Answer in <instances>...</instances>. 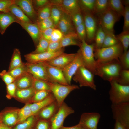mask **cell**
<instances>
[{
    "mask_svg": "<svg viewBox=\"0 0 129 129\" xmlns=\"http://www.w3.org/2000/svg\"><path fill=\"white\" fill-rule=\"evenodd\" d=\"M51 5L50 3L38 10L37 23L46 18L50 17Z\"/></svg>",
    "mask_w": 129,
    "mask_h": 129,
    "instance_id": "obj_34",
    "label": "cell"
},
{
    "mask_svg": "<svg viewBox=\"0 0 129 129\" xmlns=\"http://www.w3.org/2000/svg\"><path fill=\"white\" fill-rule=\"evenodd\" d=\"M18 24L28 33L35 45L38 44L41 35V32L36 23L20 21Z\"/></svg>",
    "mask_w": 129,
    "mask_h": 129,
    "instance_id": "obj_22",
    "label": "cell"
},
{
    "mask_svg": "<svg viewBox=\"0 0 129 129\" xmlns=\"http://www.w3.org/2000/svg\"><path fill=\"white\" fill-rule=\"evenodd\" d=\"M60 129H85L81 124L78 123L75 125L70 127H65L62 126Z\"/></svg>",
    "mask_w": 129,
    "mask_h": 129,
    "instance_id": "obj_58",
    "label": "cell"
},
{
    "mask_svg": "<svg viewBox=\"0 0 129 129\" xmlns=\"http://www.w3.org/2000/svg\"><path fill=\"white\" fill-rule=\"evenodd\" d=\"M124 51L122 46L120 42L112 46L94 49L96 64L118 59Z\"/></svg>",
    "mask_w": 129,
    "mask_h": 129,
    "instance_id": "obj_2",
    "label": "cell"
},
{
    "mask_svg": "<svg viewBox=\"0 0 129 129\" xmlns=\"http://www.w3.org/2000/svg\"><path fill=\"white\" fill-rule=\"evenodd\" d=\"M116 36L122 45L124 51H127L129 46V30L122 31Z\"/></svg>",
    "mask_w": 129,
    "mask_h": 129,
    "instance_id": "obj_36",
    "label": "cell"
},
{
    "mask_svg": "<svg viewBox=\"0 0 129 129\" xmlns=\"http://www.w3.org/2000/svg\"><path fill=\"white\" fill-rule=\"evenodd\" d=\"M24 64L26 67L28 72L36 78L46 81L51 82L46 70L41 63L31 64L26 62Z\"/></svg>",
    "mask_w": 129,
    "mask_h": 129,
    "instance_id": "obj_16",
    "label": "cell"
},
{
    "mask_svg": "<svg viewBox=\"0 0 129 129\" xmlns=\"http://www.w3.org/2000/svg\"><path fill=\"white\" fill-rule=\"evenodd\" d=\"M19 109L10 108L5 109L0 113V123L13 128L17 124Z\"/></svg>",
    "mask_w": 129,
    "mask_h": 129,
    "instance_id": "obj_14",
    "label": "cell"
},
{
    "mask_svg": "<svg viewBox=\"0 0 129 129\" xmlns=\"http://www.w3.org/2000/svg\"><path fill=\"white\" fill-rule=\"evenodd\" d=\"M0 77L6 85L14 82L15 80L5 70L0 73Z\"/></svg>",
    "mask_w": 129,
    "mask_h": 129,
    "instance_id": "obj_51",
    "label": "cell"
},
{
    "mask_svg": "<svg viewBox=\"0 0 129 129\" xmlns=\"http://www.w3.org/2000/svg\"><path fill=\"white\" fill-rule=\"evenodd\" d=\"M8 72L15 80L25 73L28 72L26 67L24 63L21 66Z\"/></svg>",
    "mask_w": 129,
    "mask_h": 129,
    "instance_id": "obj_42",
    "label": "cell"
},
{
    "mask_svg": "<svg viewBox=\"0 0 129 129\" xmlns=\"http://www.w3.org/2000/svg\"><path fill=\"white\" fill-rule=\"evenodd\" d=\"M95 0H79L81 9L88 11L93 14Z\"/></svg>",
    "mask_w": 129,
    "mask_h": 129,
    "instance_id": "obj_45",
    "label": "cell"
},
{
    "mask_svg": "<svg viewBox=\"0 0 129 129\" xmlns=\"http://www.w3.org/2000/svg\"><path fill=\"white\" fill-rule=\"evenodd\" d=\"M109 99L112 104L129 102V85H120L115 81L110 82Z\"/></svg>",
    "mask_w": 129,
    "mask_h": 129,
    "instance_id": "obj_3",
    "label": "cell"
},
{
    "mask_svg": "<svg viewBox=\"0 0 129 129\" xmlns=\"http://www.w3.org/2000/svg\"><path fill=\"white\" fill-rule=\"evenodd\" d=\"M15 2V0H0V12H9L10 7Z\"/></svg>",
    "mask_w": 129,
    "mask_h": 129,
    "instance_id": "obj_49",
    "label": "cell"
},
{
    "mask_svg": "<svg viewBox=\"0 0 129 129\" xmlns=\"http://www.w3.org/2000/svg\"><path fill=\"white\" fill-rule=\"evenodd\" d=\"M51 4L59 9L63 12L70 16L81 11L79 0H57L50 1Z\"/></svg>",
    "mask_w": 129,
    "mask_h": 129,
    "instance_id": "obj_11",
    "label": "cell"
},
{
    "mask_svg": "<svg viewBox=\"0 0 129 129\" xmlns=\"http://www.w3.org/2000/svg\"><path fill=\"white\" fill-rule=\"evenodd\" d=\"M108 8V0H96L93 14L97 15L101 14Z\"/></svg>",
    "mask_w": 129,
    "mask_h": 129,
    "instance_id": "obj_35",
    "label": "cell"
},
{
    "mask_svg": "<svg viewBox=\"0 0 129 129\" xmlns=\"http://www.w3.org/2000/svg\"><path fill=\"white\" fill-rule=\"evenodd\" d=\"M74 110L64 102L55 115L50 120L51 129H60L63 126L64 121L69 115L74 113Z\"/></svg>",
    "mask_w": 129,
    "mask_h": 129,
    "instance_id": "obj_10",
    "label": "cell"
},
{
    "mask_svg": "<svg viewBox=\"0 0 129 129\" xmlns=\"http://www.w3.org/2000/svg\"><path fill=\"white\" fill-rule=\"evenodd\" d=\"M76 53L68 54L63 53L51 60L47 63L62 70L74 59Z\"/></svg>",
    "mask_w": 129,
    "mask_h": 129,
    "instance_id": "obj_20",
    "label": "cell"
},
{
    "mask_svg": "<svg viewBox=\"0 0 129 129\" xmlns=\"http://www.w3.org/2000/svg\"><path fill=\"white\" fill-rule=\"evenodd\" d=\"M33 115L30 106V103H26L22 108L19 109L18 114L17 124L21 123Z\"/></svg>",
    "mask_w": 129,
    "mask_h": 129,
    "instance_id": "obj_32",
    "label": "cell"
},
{
    "mask_svg": "<svg viewBox=\"0 0 129 129\" xmlns=\"http://www.w3.org/2000/svg\"><path fill=\"white\" fill-rule=\"evenodd\" d=\"M41 63L45 67L52 82L64 85H69L65 78L62 69L50 65L46 62Z\"/></svg>",
    "mask_w": 129,
    "mask_h": 129,
    "instance_id": "obj_17",
    "label": "cell"
},
{
    "mask_svg": "<svg viewBox=\"0 0 129 129\" xmlns=\"http://www.w3.org/2000/svg\"><path fill=\"white\" fill-rule=\"evenodd\" d=\"M114 129H126L120 123L117 121H115Z\"/></svg>",
    "mask_w": 129,
    "mask_h": 129,
    "instance_id": "obj_59",
    "label": "cell"
},
{
    "mask_svg": "<svg viewBox=\"0 0 129 129\" xmlns=\"http://www.w3.org/2000/svg\"><path fill=\"white\" fill-rule=\"evenodd\" d=\"M47 82L59 107L71 91L79 88V86L76 85H66L54 82Z\"/></svg>",
    "mask_w": 129,
    "mask_h": 129,
    "instance_id": "obj_5",
    "label": "cell"
},
{
    "mask_svg": "<svg viewBox=\"0 0 129 129\" xmlns=\"http://www.w3.org/2000/svg\"><path fill=\"white\" fill-rule=\"evenodd\" d=\"M55 100L54 96L51 93L47 97L41 101L34 103H30L32 115H36L41 110Z\"/></svg>",
    "mask_w": 129,
    "mask_h": 129,
    "instance_id": "obj_26",
    "label": "cell"
},
{
    "mask_svg": "<svg viewBox=\"0 0 129 129\" xmlns=\"http://www.w3.org/2000/svg\"><path fill=\"white\" fill-rule=\"evenodd\" d=\"M33 77L27 72L16 79L14 82L17 88L26 89L32 87Z\"/></svg>",
    "mask_w": 129,
    "mask_h": 129,
    "instance_id": "obj_25",
    "label": "cell"
},
{
    "mask_svg": "<svg viewBox=\"0 0 129 129\" xmlns=\"http://www.w3.org/2000/svg\"><path fill=\"white\" fill-rule=\"evenodd\" d=\"M94 75L83 65L78 69L72 79L76 82L78 83L80 87H87L96 90V86L94 80Z\"/></svg>",
    "mask_w": 129,
    "mask_h": 129,
    "instance_id": "obj_7",
    "label": "cell"
},
{
    "mask_svg": "<svg viewBox=\"0 0 129 129\" xmlns=\"http://www.w3.org/2000/svg\"><path fill=\"white\" fill-rule=\"evenodd\" d=\"M20 21L9 12H0V32L3 35L7 28L14 22Z\"/></svg>",
    "mask_w": 129,
    "mask_h": 129,
    "instance_id": "obj_23",
    "label": "cell"
},
{
    "mask_svg": "<svg viewBox=\"0 0 129 129\" xmlns=\"http://www.w3.org/2000/svg\"><path fill=\"white\" fill-rule=\"evenodd\" d=\"M59 108L55 100L41 110L36 115L38 119L50 120L57 112Z\"/></svg>",
    "mask_w": 129,
    "mask_h": 129,
    "instance_id": "obj_21",
    "label": "cell"
},
{
    "mask_svg": "<svg viewBox=\"0 0 129 129\" xmlns=\"http://www.w3.org/2000/svg\"><path fill=\"white\" fill-rule=\"evenodd\" d=\"M56 27L61 32L64 36L76 33L75 28L71 16L63 12Z\"/></svg>",
    "mask_w": 129,
    "mask_h": 129,
    "instance_id": "obj_18",
    "label": "cell"
},
{
    "mask_svg": "<svg viewBox=\"0 0 129 129\" xmlns=\"http://www.w3.org/2000/svg\"><path fill=\"white\" fill-rule=\"evenodd\" d=\"M54 28H50L44 30L41 32V36L50 41L53 31Z\"/></svg>",
    "mask_w": 129,
    "mask_h": 129,
    "instance_id": "obj_57",
    "label": "cell"
},
{
    "mask_svg": "<svg viewBox=\"0 0 129 129\" xmlns=\"http://www.w3.org/2000/svg\"><path fill=\"white\" fill-rule=\"evenodd\" d=\"M97 15L98 23L105 33L114 34V25L121 16L109 8L104 12Z\"/></svg>",
    "mask_w": 129,
    "mask_h": 129,
    "instance_id": "obj_4",
    "label": "cell"
},
{
    "mask_svg": "<svg viewBox=\"0 0 129 129\" xmlns=\"http://www.w3.org/2000/svg\"><path fill=\"white\" fill-rule=\"evenodd\" d=\"M76 33L80 41L84 40L86 39V33L84 22L75 28Z\"/></svg>",
    "mask_w": 129,
    "mask_h": 129,
    "instance_id": "obj_47",
    "label": "cell"
},
{
    "mask_svg": "<svg viewBox=\"0 0 129 129\" xmlns=\"http://www.w3.org/2000/svg\"><path fill=\"white\" fill-rule=\"evenodd\" d=\"M15 4L33 23H37V14L33 7L32 0H15Z\"/></svg>",
    "mask_w": 129,
    "mask_h": 129,
    "instance_id": "obj_19",
    "label": "cell"
},
{
    "mask_svg": "<svg viewBox=\"0 0 129 129\" xmlns=\"http://www.w3.org/2000/svg\"><path fill=\"white\" fill-rule=\"evenodd\" d=\"M9 11V12L20 21L26 23H34L25 15L20 8L15 3L10 6Z\"/></svg>",
    "mask_w": 129,
    "mask_h": 129,
    "instance_id": "obj_27",
    "label": "cell"
},
{
    "mask_svg": "<svg viewBox=\"0 0 129 129\" xmlns=\"http://www.w3.org/2000/svg\"><path fill=\"white\" fill-rule=\"evenodd\" d=\"M37 115H33L28 118L24 121L16 124L13 129H34L36 122L38 119Z\"/></svg>",
    "mask_w": 129,
    "mask_h": 129,
    "instance_id": "obj_28",
    "label": "cell"
},
{
    "mask_svg": "<svg viewBox=\"0 0 129 129\" xmlns=\"http://www.w3.org/2000/svg\"><path fill=\"white\" fill-rule=\"evenodd\" d=\"M116 81L122 85H129V70H122Z\"/></svg>",
    "mask_w": 129,
    "mask_h": 129,
    "instance_id": "obj_43",
    "label": "cell"
},
{
    "mask_svg": "<svg viewBox=\"0 0 129 129\" xmlns=\"http://www.w3.org/2000/svg\"><path fill=\"white\" fill-rule=\"evenodd\" d=\"M49 41L44 38L41 35L35 50L31 53L37 54L47 52Z\"/></svg>",
    "mask_w": 129,
    "mask_h": 129,
    "instance_id": "obj_37",
    "label": "cell"
},
{
    "mask_svg": "<svg viewBox=\"0 0 129 129\" xmlns=\"http://www.w3.org/2000/svg\"><path fill=\"white\" fill-rule=\"evenodd\" d=\"M37 24L41 32L48 28H56L53 20L50 17L44 19Z\"/></svg>",
    "mask_w": 129,
    "mask_h": 129,
    "instance_id": "obj_44",
    "label": "cell"
},
{
    "mask_svg": "<svg viewBox=\"0 0 129 129\" xmlns=\"http://www.w3.org/2000/svg\"><path fill=\"white\" fill-rule=\"evenodd\" d=\"M83 65H84L79 49L76 53L74 59L62 70L64 76L69 85H71L72 78L78 69Z\"/></svg>",
    "mask_w": 129,
    "mask_h": 129,
    "instance_id": "obj_12",
    "label": "cell"
},
{
    "mask_svg": "<svg viewBox=\"0 0 129 129\" xmlns=\"http://www.w3.org/2000/svg\"></svg>",
    "mask_w": 129,
    "mask_h": 129,
    "instance_id": "obj_62",
    "label": "cell"
},
{
    "mask_svg": "<svg viewBox=\"0 0 129 129\" xmlns=\"http://www.w3.org/2000/svg\"><path fill=\"white\" fill-rule=\"evenodd\" d=\"M64 52L62 48L61 50L55 52H46L43 53L32 54L31 53L24 55L27 62L31 64H36L47 62L56 57Z\"/></svg>",
    "mask_w": 129,
    "mask_h": 129,
    "instance_id": "obj_13",
    "label": "cell"
},
{
    "mask_svg": "<svg viewBox=\"0 0 129 129\" xmlns=\"http://www.w3.org/2000/svg\"><path fill=\"white\" fill-rule=\"evenodd\" d=\"M108 8L120 16H122L125 7L123 5L121 0H108Z\"/></svg>",
    "mask_w": 129,
    "mask_h": 129,
    "instance_id": "obj_33",
    "label": "cell"
},
{
    "mask_svg": "<svg viewBox=\"0 0 129 129\" xmlns=\"http://www.w3.org/2000/svg\"><path fill=\"white\" fill-rule=\"evenodd\" d=\"M32 87L36 91L44 90L50 91L47 81L33 77Z\"/></svg>",
    "mask_w": 129,
    "mask_h": 129,
    "instance_id": "obj_38",
    "label": "cell"
},
{
    "mask_svg": "<svg viewBox=\"0 0 129 129\" xmlns=\"http://www.w3.org/2000/svg\"><path fill=\"white\" fill-rule=\"evenodd\" d=\"M122 68L119 59L96 64L95 75L109 82L116 81Z\"/></svg>",
    "mask_w": 129,
    "mask_h": 129,
    "instance_id": "obj_1",
    "label": "cell"
},
{
    "mask_svg": "<svg viewBox=\"0 0 129 129\" xmlns=\"http://www.w3.org/2000/svg\"><path fill=\"white\" fill-rule=\"evenodd\" d=\"M119 42L114 34L105 33V36L102 48L112 46Z\"/></svg>",
    "mask_w": 129,
    "mask_h": 129,
    "instance_id": "obj_39",
    "label": "cell"
},
{
    "mask_svg": "<svg viewBox=\"0 0 129 129\" xmlns=\"http://www.w3.org/2000/svg\"><path fill=\"white\" fill-rule=\"evenodd\" d=\"M122 2L123 5L125 6L124 7L129 6V0H122Z\"/></svg>",
    "mask_w": 129,
    "mask_h": 129,
    "instance_id": "obj_61",
    "label": "cell"
},
{
    "mask_svg": "<svg viewBox=\"0 0 129 129\" xmlns=\"http://www.w3.org/2000/svg\"><path fill=\"white\" fill-rule=\"evenodd\" d=\"M79 47L84 66L95 75L96 62L94 54V43L89 44L83 40L81 41Z\"/></svg>",
    "mask_w": 129,
    "mask_h": 129,
    "instance_id": "obj_6",
    "label": "cell"
},
{
    "mask_svg": "<svg viewBox=\"0 0 129 129\" xmlns=\"http://www.w3.org/2000/svg\"><path fill=\"white\" fill-rule=\"evenodd\" d=\"M32 2L34 7L38 10L50 3V1L48 0H32Z\"/></svg>",
    "mask_w": 129,
    "mask_h": 129,
    "instance_id": "obj_56",
    "label": "cell"
},
{
    "mask_svg": "<svg viewBox=\"0 0 129 129\" xmlns=\"http://www.w3.org/2000/svg\"><path fill=\"white\" fill-rule=\"evenodd\" d=\"M61 32L58 29L54 28L52 32L49 42H56L60 41L63 36Z\"/></svg>",
    "mask_w": 129,
    "mask_h": 129,
    "instance_id": "obj_55",
    "label": "cell"
},
{
    "mask_svg": "<svg viewBox=\"0 0 129 129\" xmlns=\"http://www.w3.org/2000/svg\"><path fill=\"white\" fill-rule=\"evenodd\" d=\"M52 93L51 91L44 90L36 91L30 103L38 102L45 99Z\"/></svg>",
    "mask_w": 129,
    "mask_h": 129,
    "instance_id": "obj_40",
    "label": "cell"
},
{
    "mask_svg": "<svg viewBox=\"0 0 129 129\" xmlns=\"http://www.w3.org/2000/svg\"><path fill=\"white\" fill-rule=\"evenodd\" d=\"M62 48L61 45L60 41L49 42L47 51L50 52H55L61 50Z\"/></svg>",
    "mask_w": 129,
    "mask_h": 129,
    "instance_id": "obj_52",
    "label": "cell"
},
{
    "mask_svg": "<svg viewBox=\"0 0 129 129\" xmlns=\"http://www.w3.org/2000/svg\"><path fill=\"white\" fill-rule=\"evenodd\" d=\"M105 36V32L101 26L98 25L95 37L94 43V49L102 48Z\"/></svg>",
    "mask_w": 129,
    "mask_h": 129,
    "instance_id": "obj_30",
    "label": "cell"
},
{
    "mask_svg": "<svg viewBox=\"0 0 129 129\" xmlns=\"http://www.w3.org/2000/svg\"><path fill=\"white\" fill-rule=\"evenodd\" d=\"M23 63L21 59L19 50L17 48L15 49L11 60L8 71L21 66Z\"/></svg>",
    "mask_w": 129,
    "mask_h": 129,
    "instance_id": "obj_31",
    "label": "cell"
},
{
    "mask_svg": "<svg viewBox=\"0 0 129 129\" xmlns=\"http://www.w3.org/2000/svg\"><path fill=\"white\" fill-rule=\"evenodd\" d=\"M81 43L76 33L63 36L60 40L61 45L62 48L70 45L77 46L79 47Z\"/></svg>",
    "mask_w": 129,
    "mask_h": 129,
    "instance_id": "obj_29",
    "label": "cell"
},
{
    "mask_svg": "<svg viewBox=\"0 0 129 129\" xmlns=\"http://www.w3.org/2000/svg\"><path fill=\"white\" fill-rule=\"evenodd\" d=\"M81 10L86 33V41L89 44L93 43L98 27L97 19L94 15L91 12L83 9Z\"/></svg>",
    "mask_w": 129,
    "mask_h": 129,
    "instance_id": "obj_8",
    "label": "cell"
},
{
    "mask_svg": "<svg viewBox=\"0 0 129 129\" xmlns=\"http://www.w3.org/2000/svg\"><path fill=\"white\" fill-rule=\"evenodd\" d=\"M122 16L124 18L123 31L129 30V6L125 7Z\"/></svg>",
    "mask_w": 129,
    "mask_h": 129,
    "instance_id": "obj_53",
    "label": "cell"
},
{
    "mask_svg": "<svg viewBox=\"0 0 129 129\" xmlns=\"http://www.w3.org/2000/svg\"><path fill=\"white\" fill-rule=\"evenodd\" d=\"M113 118L129 129V102L117 104H112Z\"/></svg>",
    "mask_w": 129,
    "mask_h": 129,
    "instance_id": "obj_9",
    "label": "cell"
},
{
    "mask_svg": "<svg viewBox=\"0 0 129 129\" xmlns=\"http://www.w3.org/2000/svg\"><path fill=\"white\" fill-rule=\"evenodd\" d=\"M101 115L97 112H85L81 115L79 123L85 129H98Z\"/></svg>",
    "mask_w": 129,
    "mask_h": 129,
    "instance_id": "obj_15",
    "label": "cell"
},
{
    "mask_svg": "<svg viewBox=\"0 0 129 129\" xmlns=\"http://www.w3.org/2000/svg\"><path fill=\"white\" fill-rule=\"evenodd\" d=\"M62 12L57 7L51 5L50 17L53 20L56 27L61 18Z\"/></svg>",
    "mask_w": 129,
    "mask_h": 129,
    "instance_id": "obj_41",
    "label": "cell"
},
{
    "mask_svg": "<svg viewBox=\"0 0 129 129\" xmlns=\"http://www.w3.org/2000/svg\"><path fill=\"white\" fill-rule=\"evenodd\" d=\"M0 129H13L12 128L8 127L0 123Z\"/></svg>",
    "mask_w": 129,
    "mask_h": 129,
    "instance_id": "obj_60",
    "label": "cell"
},
{
    "mask_svg": "<svg viewBox=\"0 0 129 129\" xmlns=\"http://www.w3.org/2000/svg\"><path fill=\"white\" fill-rule=\"evenodd\" d=\"M35 91L33 87L22 89L16 88L14 98L23 103H30Z\"/></svg>",
    "mask_w": 129,
    "mask_h": 129,
    "instance_id": "obj_24",
    "label": "cell"
},
{
    "mask_svg": "<svg viewBox=\"0 0 129 129\" xmlns=\"http://www.w3.org/2000/svg\"><path fill=\"white\" fill-rule=\"evenodd\" d=\"M16 88L14 82L6 85V96L8 99L14 98Z\"/></svg>",
    "mask_w": 129,
    "mask_h": 129,
    "instance_id": "obj_54",
    "label": "cell"
},
{
    "mask_svg": "<svg viewBox=\"0 0 129 129\" xmlns=\"http://www.w3.org/2000/svg\"><path fill=\"white\" fill-rule=\"evenodd\" d=\"M50 120L38 119L35 125L34 129H51Z\"/></svg>",
    "mask_w": 129,
    "mask_h": 129,
    "instance_id": "obj_50",
    "label": "cell"
},
{
    "mask_svg": "<svg viewBox=\"0 0 129 129\" xmlns=\"http://www.w3.org/2000/svg\"><path fill=\"white\" fill-rule=\"evenodd\" d=\"M118 59L122 69L129 70V50L124 51Z\"/></svg>",
    "mask_w": 129,
    "mask_h": 129,
    "instance_id": "obj_46",
    "label": "cell"
},
{
    "mask_svg": "<svg viewBox=\"0 0 129 129\" xmlns=\"http://www.w3.org/2000/svg\"><path fill=\"white\" fill-rule=\"evenodd\" d=\"M70 16L75 28L76 27L84 22L83 17L81 11L75 13Z\"/></svg>",
    "mask_w": 129,
    "mask_h": 129,
    "instance_id": "obj_48",
    "label": "cell"
}]
</instances>
